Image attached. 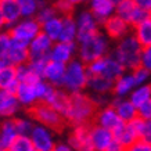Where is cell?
<instances>
[{"label":"cell","mask_w":151,"mask_h":151,"mask_svg":"<svg viewBox=\"0 0 151 151\" xmlns=\"http://www.w3.org/2000/svg\"><path fill=\"white\" fill-rule=\"evenodd\" d=\"M4 61L6 64L14 65V67L27 64L29 61V43L11 37L9 51L4 57Z\"/></svg>","instance_id":"10"},{"label":"cell","mask_w":151,"mask_h":151,"mask_svg":"<svg viewBox=\"0 0 151 151\" xmlns=\"http://www.w3.org/2000/svg\"><path fill=\"white\" fill-rule=\"evenodd\" d=\"M18 86L19 81L17 78V67L6 64L0 69V90H7L15 94Z\"/></svg>","instance_id":"20"},{"label":"cell","mask_w":151,"mask_h":151,"mask_svg":"<svg viewBox=\"0 0 151 151\" xmlns=\"http://www.w3.org/2000/svg\"><path fill=\"white\" fill-rule=\"evenodd\" d=\"M71 3H73V4H78V3H82V1H85V0H69Z\"/></svg>","instance_id":"49"},{"label":"cell","mask_w":151,"mask_h":151,"mask_svg":"<svg viewBox=\"0 0 151 151\" xmlns=\"http://www.w3.org/2000/svg\"><path fill=\"white\" fill-rule=\"evenodd\" d=\"M115 6L111 0H90V11L97 19V22L103 24L110 15H112Z\"/></svg>","instance_id":"21"},{"label":"cell","mask_w":151,"mask_h":151,"mask_svg":"<svg viewBox=\"0 0 151 151\" xmlns=\"http://www.w3.org/2000/svg\"><path fill=\"white\" fill-rule=\"evenodd\" d=\"M19 101L14 93L0 90V116H11L18 111Z\"/></svg>","instance_id":"22"},{"label":"cell","mask_w":151,"mask_h":151,"mask_svg":"<svg viewBox=\"0 0 151 151\" xmlns=\"http://www.w3.org/2000/svg\"><path fill=\"white\" fill-rule=\"evenodd\" d=\"M140 139L151 143V118L144 119L143 126H142V133H140Z\"/></svg>","instance_id":"43"},{"label":"cell","mask_w":151,"mask_h":151,"mask_svg":"<svg viewBox=\"0 0 151 151\" xmlns=\"http://www.w3.org/2000/svg\"><path fill=\"white\" fill-rule=\"evenodd\" d=\"M10 42H11V36H10L9 31H1L0 32V60H4L9 51Z\"/></svg>","instance_id":"39"},{"label":"cell","mask_w":151,"mask_h":151,"mask_svg":"<svg viewBox=\"0 0 151 151\" xmlns=\"http://www.w3.org/2000/svg\"><path fill=\"white\" fill-rule=\"evenodd\" d=\"M87 87L94 90L96 93H107L111 92L114 87V81L101 76V75H89L87 78Z\"/></svg>","instance_id":"27"},{"label":"cell","mask_w":151,"mask_h":151,"mask_svg":"<svg viewBox=\"0 0 151 151\" xmlns=\"http://www.w3.org/2000/svg\"><path fill=\"white\" fill-rule=\"evenodd\" d=\"M61 31H63V17L55 15V17L50 18L49 21L42 24V32L46 33L54 43L60 40Z\"/></svg>","instance_id":"26"},{"label":"cell","mask_w":151,"mask_h":151,"mask_svg":"<svg viewBox=\"0 0 151 151\" xmlns=\"http://www.w3.org/2000/svg\"><path fill=\"white\" fill-rule=\"evenodd\" d=\"M133 78H134V82H136V86L137 85H140V83H143L144 81H146L147 78H148V75H150V71L148 69H146L144 67H137L136 69H133Z\"/></svg>","instance_id":"41"},{"label":"cell","mask_w":151,"mask_h":151,"mask_svg":"<svg viewBox=\"0 0 151 151\" xmlns=\"http://www.w3.org/2000/svg\"><path fill=\"white\" fill-rule=\"evenodd\" d=\"M18 132L15 129L14 119H7L0 125V148L1 150H7L13 142L17 139Z\"/></svg>","instance_id":"23"},{"label":"cell","mask_w":151,"mask_h":151,"mask_svg":"<svg viewBox=\"0 0 151 151\" xmlns=\"http://www.w3.org/2000/svg\"><path fill=\"white\" fill-rule=\"evenodd\" d=\"M76 28H78V35H76L78 43L94 35L96 32H99L97 19L94 18L92 11H83V13L79 14L78 19H76Z\"/></svg>","instance_id":"13"},{"label":"cell","mask_w":151,"mask_h":151,"mask_svg":"<svg viewBox=\"0 0 151 151\" xmlns=\"http://www.w3.org/2000/svg\"><path fill=\"white\" fill-rule=\"evenodd\" d=\"M0 11L3 14V18L6 21V27L10 28L14 24H17L19 19H22L21 7L18 0H1L0 1Z\"/></svg>","instance_id":"19"},{"label":"cell","mask_w":151,"mask_h":151,"mask_svg":"<svg viewBox=\"0 0 151 151\" xmlns=\"http://www.w3.org/2000/svg\"><path fill=\"white\" fill-rule=\"evenodd\" d=\"M99 107L94 104L92 97L82 92L69 93V104L65 111V119L69 125L78 126V125H92L94 122Z\"/></svg>","instance_id":"1"},{"label":"cell","mask_w":151,"mask_h":151,"mask_svg":"<svg viewBox=\"0 0 151 151\" xmlns=\"http://www.w3.org/2000/svg\"><path fill=\"white\" fill-rule=\"evenodd\" d=\"M22 18H32L39 10V0H18Z\"/></svg>","instance_id":"34"},{"label":"cell","mask_w":151,"mask_h":151,"mask_svg":"<svg viewBox=\"0 0 151 151\" xmlns=\"http://www.w3.org/2000/svg\"><path fill=\"white\" fill-rule=\"evenodd\" d=\"M47 104L54 107L55 110L60 111L61 114L64 115L69 104V92H67L63 87H55L54 94H53V97L50 99V101Z\"/></svg>","instance_id":"29"},{"label":"cell","mask_w":151,"mask_h":151,"mask_svg":"<svg viewBox=\"0 0 151 151\" xmlns=\"http://www.w3.org/2000/svg\"><path fill=\"white\" fill-rule=\"evenodd\" d=\"M65 68H67V64L49 60L46 63V65H45L43 79L46 82H49L50 85H53V86L61 87L63 86V79H64V75H65Z\"/></svg>","instance_id":"17"},{"label":"cell","mask_w":151,"mask_h":151,"mask_svg":"<svg viewBox=\"0 0 151 151\" xmlns=\"http://www.w3.org/2000/svg\"><path fill=\"white\" fill-rule=\"evenodd\" d=\"M124 121L119 118L118 112L112 105H107V107H103L99 110L96 118H94V122L93 124H97L103 126L105 129H110L111 132L114 130L115 128H118L119 125L122 124Z\"/></svg>","instance_id":"16"},{"label":"cell","mask_w":151,"mask_h":151,"mask_svg":"<svg viewBox=\"0 0 151 151\" xmlns=\"http://www.w3.org/2000/svg\"><path fill=\"white\" fill-rule=\"evenodd\" d=\"M73 3H71L69 0H55L54 9L57 10V14H61L63 17L67 15H72L73 14Z\"/></svg>","instance_id":"38"},{"label":"cell","mask_w":151,"mask_h":151,"mask_svg":"<svg viewBox=\"0 0 151 151\" xmlns=\"http://www.w3.org/2000/svg\"><path fill=\"white\" fill-rule=\"evenodd\" d=\"M136 7H137V4H136L134 0H121L118 4H116L115 10H116V14H118L119 17H122L129 24V19L132 17L133 11L136 10Z\"/></svg>","instance_id":"32"},{"label":"cell","mask_w":151,"mask_h":151,"mask_svg":"<svg viewBox=\"0 0 151 151\" xmlns=\"http://www.w3.org/2000/svg\"><path fill=\"white\" fill-rule=\"evenodd\" d=\"M40 32L42 25L35 17L19 19L17 24H14L13 27L9 28L10 36L19 39L22 42H27V43H31Z\"/></svg>","instance_id":"8"},{"label":"cell","mask_w":151,"mask_h":151,"mask_svg":"<svg viewBox=\"0 0 151 151\" xmlns=\"http://www.w3.org/2000/svg\"><path fill=\"white\" fill-rule=\"evenodd\" d=\"M142 46L133 35V36H125L111 55L118 60L125 68L136 69L142 65Z\"/></svg>","instance_id":"3"},{"label":"cell","mask_w":151,"mask_h":151,"mask_svg":"<svg viewBox=\"0 0 151 151\" xmlns=\"http://www.w3.org/2000/svg\"><path fill=\"white\" fill-rule=\"evenodd\" d=\"M107 51H108V42L100 32H96L87 39L79 42V58L85 64H89L94 60L107 55Z\"/></svg>","instance_id":"5"},{"label":"cell","mask_w":151,"mask_h":151,"mask_svg":"<svg viewBox=\"0 0 151 151\" xmlns=\"http://www.w3.org/2000/svg\"><path fill=\"white\" fill-rule=\"evenodd\" d=\"M4 65H6V61H4V60H0V69L3 68Z\"/></svg>","instance_id":"50"},{"label":"cell","mask_w":151,"mask_h":151,"mask_svg":"<svg viewBox=\"0 0 151 151\" xmlns=\"http://www.w3.org/2000/svg\"><path fill=\"white\" fill-rule=\"evenodd\" d=\"M68 144L73 148V151H94L90 139V125L73 126L72 133L68 137Z\"/></svg>","instance_id":"11"},{"label":"cell","mask_w":151,"mask_h":151,"mask_svg":"<svg viewBox=\"0 0 151 151\" xmlns=\"http://www.w3.org/2000/svg\"><path fill=\"white\" fill-rule=\"evenodd\" d=\"M90 139L94 151H105L114 140V134L110 129H105L97 124L90 125Z\"/></svg>","instance_id":"15"},{"label":"cell","mask_w":151,"mask_h":151,"mask_svg":"<svg viewBox=\"0 0 151 151\" xmlns=\"http://www.w3.org/2000/svg\"><path fill=\"white\" fill-rule=\"evenodd\" d=\"M54 42L46 33L40 32L29 43V61H49Z\"/></svg>","instance_id":"9"},{"label":"cell","mask_w":151,"mask_h":151,"mask_svg":"<svg viewBox=\"0 0 151 151\" xmlns=\"http://www.w3.org/2000/svg\"><path fill=\"white\" fill-rule=\"evenodd\" d=\"M87 78L89 73L86 69V64L81 60H71L65 68V75L61 87L69 93L82 92L85 87H87Z\"/></svg>","instance_id":"4"},{"label":"cell","mask_w":151,"mask_h":151,"mask_svg":"<svg viewBox=\"0 0 151 151\" xmlns=\"http://www.w3.org/2000/svg\"><path fill=\"white\" fill-rule=\"evenodd\" d=\"M76 51V45L75 42H55L50 50V60L68 64L69 61L73 58V54Z\"/></svg>","instance_id":"18"},{"label":"cell","mask_w":151,"mask_h":151,"mask_svg":"<svg viewBox=\"0 0 151 151\" xmlns=\"http://www.w3.org/2000/svg\"><path fill=\"white\" fill-rule=\"evenodd\" d=\"M111 105L116 110L119 118L122 119L124 122H129V121H132L133 118H136L139 115L137 114V107L133 104L132 101L115 99V100L111 103Z\"/></svg>","instance_id":"24"},{"label":"cell","mask_w":151,"mask_h":151,"mask_svg":"<svg viewBox=\"0 0 151 151\" xmlns=\"http://www.w3.org/2000/svg\"><path fill=\"white\" fill-rule=\"evenodd\" d=\"M53 151H73V148L68 143H58V144H55Z\"/></svg>","instance_id":"47"},{"label":"cell","mask_w":151,"mask_h":151,"mask_svg":"<svg viewBox=\"0 0 151 151\" xmlns=\"http://www.w3.org/2000/svg\"><path fill=\"white\" fill-rule=\"evenodd\" d=\"M134 1H136V4H137L139 7H142V9H144L146 11L151 13V0H134Z\"/></svg>","instance_id":"46"},{"label":"cell","mask_w":151,"mask_h":151,"mask_svg":"<svg viewBox=\"0 0 151 151\" xmlns=\"http://www.w3.org/2000/svg\"><path fill=\"white\" fill-rule=\"evenodd\" d=\"M86 69L89 75H101L115 82L119 76L124 75L125 67L112 55H104L86 64Z\"/></svg>","instance_id":"7"},{"label":"cell","mask_w":151,"mask_h":151,"mask_svg":"<svg viewBox=\"0 0 151 151\" xmlns=\"http://www.w3.org/2000/svg\"><path fill=\"white\" fill-rule=\"evenodd\" d=\"M4 28H7L6 27V21H4V18H3L1 11H0V32H1V31H4Z\"/></svg>","instance_id":"48"},{"label":"cell","mask_w":151,"mask_h":151,"mask_svg":"<svg viewBox=\"0 0 151 151\" xmlns=\"http://www.w3.org/2000/svg\"><path fill=\"white\" fill-rule=\"evenodd\" d=\"M0 151H7V150H1V148H0Z\"/></svg>","instance_id":"52"},{"label":"cell","mask_w":151,"mask_h":151,"mask_svg":"<svg viewBox=\"0 0 151 151\" xmlns=\"http://www.w3.org/2000/svg\"><path fill=\"white\" fill-rule=\"evenodd\" d=\"M134 86H136V82H134L133 75H122L114 82L112 92L118 97H122L125 94H128Z\"/></svg>","instance_id":"30"},{"label":"cell","mask_w":151,"mask_h":151,"mask_svg":"<svg viewBox=\"0 0 151 151\" xmlns=\"http://www.w3.org/2000/svg\"><path fill=\"white\" fill-rule=\"evenodd\" d=\"M103 27L105 29V33L111 37V39H115V40H121L126 36L129 29V25L126 21H125L122 17H119L118 14L115 15H110L108 18L103 22Z\"/></svg>","instance_id":"14"},{"label":"cell","mask_w":151,"mask_h":151,"mask_svg":"<svg viewBox=\"0 0 151 151\" xmlns=\"http://www.w3.org/2000/svg\"><path fill=\"white\" fill-rule=\"evenodd\" d=\"M14 124H15V129H17L18 134H21V136H29L31 132H32L33 126H35V125L32 124V121L22 119V118L14 119Z\"/></svg>","instance_id":"37"},{"label":"cell","mask_w":151,"mask_h":151,"mask_svg":"<svg viewBox=\"0 0 151 151\" xmlns=\"http://www.w3.org/2000/svg\"><path fill=\"white\" fill-rule=\"evenodd\" d=\"M27 114L33 121H36L37 124L45 125L49 129H51L53 132L57 133L64 132L67 125H69L64 115L45 101H39L36 104L28 107Z\"/></svg>","instance_id":"2"},{"label":"cell","mask_w":151,"mask_h":151,"mask_svg":"<svg viewBox=\"0 0 151 151\" xmlns=\"http://www.w3.org/2000/svg\"><path fill=\"white\" fill-rule=\"evenodd\" d=\"M0 1H1V0H0Z\"/></svg>","instance_id":"53"},{"label":"cell","mask_w":151,"mask_h":151,"mask_svg":"<svg viewBox=\"0 0 151 151\" xmlns=\"http://www.w3.org/2000/svg\"><path fill=\"white\" fill-rule=\"evenodd\" d=\"M57 15V10L54 9V6H42V7H39V10H37L36 15H35V18L40 22V25L43 22H46V21H49L50 18H53V17H55Z\"/></svg>","instance_id":"36"},{"label":"cell","mask_w":151,"mask_h":151,"mask_svg":"<svg viewBox=\"0 0 151 151\" xmlns=\"http://www.w3.org/2000/svg\"><path fill=\"white\" fill-rule=\"evenodd\" d=\"M17 78L22 83H35L37 81H42V78L33 71V68L29 65V63L17 67Z\"/></svg>","instance_id":"31"},{"label":"cell","mask_w":151,"mask_h":151,"mask_svg":"<svg viewBox=\"0 0 151 151\" xmlns=\"http://www.w3.org/2000/svg\"><path fill=\"white\" fill-rule=\"evenodd\" d=\"M111 1H112V4H114L115 7H116V4H118V3L121 1V0H111Z\"/></svg>","instance_id":"51"},{"label":"cell","mask_w":151,"mask_h":151,"mask_svg":"<svg viewBox=\"0 0 151 151\" xmlns=\"http://www.w3.org/2000/svg\"><path fill=\"white\" fill-rule=\"evenodd\" d=\"M7 151H35V147H33L32 140L29 136L18 134L17 139L13 142V144L7 148Z\"/></svg>","instance_id":"33"},{"label":"cell","mask_w":151,"mask_h":151,"mask_svg":"<svg viewBox=\"0 0 151 151\" xmlns=\"http://www.w3.org/2000/svg\"><path fill=\"white\" fill-rule=\"evenodd\" d=\"M125 151H151V143L146 142L143 139H137L130 146L125 147Z\"/></svg>","instance_id":"40"},{"label":"cell","mask_w":151,"mask_h":151,"mask_svg":"<svg viewBox=\"0 0 151 151\" xmlns=\"http://www.w3.org/2000/svg\"><path fill=\"white\" fill-rule=\"evenodd\" d=\"M150 99H151V86H143V87L136 89V90L132 93L130 101H132L136 107H139V105H142L143 103H146V101L150 100Z\"/></svg>","instance_id":"35"},{"label":"cell","mask_w":151,"mask_h":151,"mask_svg":"<svg viewBox=\"0 0 151 151\" xmlns=\"http://www.w3.org/2000/svg\"><path fill=\"white\" fill-rule=\"evenodd\" d=\"M133 29H134V37L140 43L142 49L150 47L151 46V14L143 22H140L136 27H133Z\"/></svg>","instance_id":"25"},{"label":"cell","mask_w":151,"mask_h":151,"mask_svg":"<svg viewBox=\"0 0 151 151\" xmlns=\"http://www.w3.org/2000/svg\"><path fill=\"white\" fill-rule=\"evenodd\" d=\"M105 151H125V147L114 139V140H112V143L107 147V150H105Z\"/></svg>","instance_id":"45"},{"label":"cell","mask_w":151,"mask_h":151,"mask_svg":"<svg viewBox=\"0 0 151 151\" xmlns=\"http://www.w3.org/2000/svg\"><path fill=\"white\" fill-rule=\"evenodd\" d=\"M78 35V28H76V21L72 18V15L63 17V31L58 42H75Z\"/></svg>","instance_id":"28"},{"label":"cell","mask_w":151,"mask_h":151,"mask_svg":"<svg viewBox=\"0 0 151 151\" xmlns=\"http://www.w3.org/2000/svg\"><path fill=\"white\" fill-rule=\"evenodd\" d=\"M50 86L51 85L49 82H46L45 79L37 81L35 83L19 82V86L17 89V92H15V96L18 99L19 104L31 107V105L39 103V101L45 100Z\"/></svg>","instance_id":"6"},{"label":"cell","mask_w":151,"mask_h":151,"mask_svg":"<svg viewBox=\"0 0 151 151\" xmlns=\"http://www.w3.org/2000/svg\"><path fill=\"white\" fill-rule=\"evenodd\" d=\"M137 114H139V116H142L143 119H150L151 118V99L147 100L146 103H143L142 105H139Z\"/></svg>","instance_id":"42"},{"label":"cell","mask_w":151,"mask_h":151,"mask_svg":"<svg viewBox=\"0 0 151 151\" xmlns=\"http://www.w3.org/2000/svg\"><path fill=\"white\" fill-rule=\"evenodd\" d=\"M142 67L151 71V46L143 49L142 53Z\"/></svg>","instance_id":"44"},{"label":"cell","mask_w":151,"mask_h":151,"mask_svg":"<svg viewBox=\"0 0 151 151\" xmlns=\"http://www.w3.org/2000/svg\"><path fill=\"white\" fill-rule=\"evenodd\" d=\"M29 137L32 140L35 151H53V148L55 147L51 129H49L45 125H35Z\"/></svg>","instance_id":"12"}]
</instances>
